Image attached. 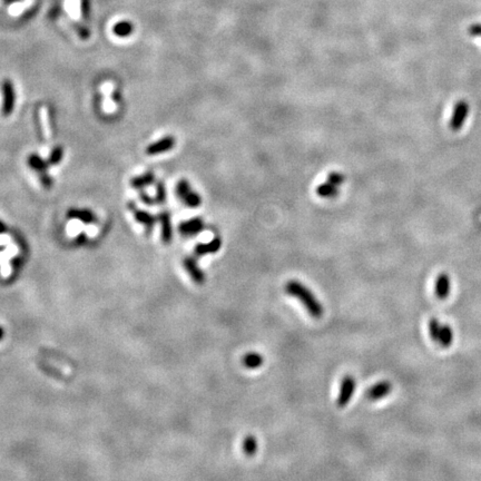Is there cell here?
I'll return each instance as SVG.
<instances>
[{
    "label": "cell",
    "mask_w": 481,
    "mask_h": 481,
    "mask_svg": "<svg viewBox=\"0 0 481 481\" xmlns=\"http://www.w3.org/2000/svg\"><path fill=\"white\" fill-rule=\"evenodd\" d=\"M221 247H222V240L220 239L219 236H216L209 243L196 245L194 252L197 256H203V255H206V254L217 253L221 249Z\"/></svg>",
    "instance_id": "4fadbf2b"
},
{
    "label": "cell",
    "mask_w": 481,
    "mask_h": 481,
    "mask_svg": "<svg viewBox=\"0 0 481 481\" xmlns=\"http://www.w3.org/2000/svg\"><path fill=\"white\" fill-rule=\"evenodd\" d=\"M182 201L184 202V204H185L186 206H188L190 208L199 207L202 204V199H201L200 194L196 193V192H193V190H190V192L185 197H184Z\"/></svg>",
    "instance_id": "44dd1931"
},
{
    "label": "cell",
    "mask_w": 481,
    "mask_h": 481,
    "mask_svg": "<svg viewBox=\"0 0 481 481\" xmlns=\"http://www.w3.org/2000/svg\"><path fill=\"white\" fill-rule=\"evenodd\" d=\"M355 388H357V381H355L352 375H345L342 379L340 392L337 398V406L339 408H344L349 405L354 394Z\"/></svg>",
    "instance_id": "3957f363"
},
{
    "label": "cell",
    "mask_w": 481,
    "mask_h": 481,
    "mask_svg": "<svg viewBox=\"0 0 481 481\" xmlns=\"http://www.w3.org/2000/svg\"><path fill=\"white\" fill-rule=\"evenodd\" d=\"M440 331H441V325L439 323V321L437 319H430L429 321V334L434 342H439L440 338Z\"/></svg>",
    "instance_id": "603a6c76"
},
{
    "label": "cell",
    "mask_w": 481,
    "mask_h": 481,
    "mask_svg": "<svg viewBox=\"0 0 481 481\" xmlns=\"http://www.w3.org/2000/svg\"><path fill=\"white\" fill-rule=\"evenodd\" d=\"M204 227V223L200 217H194L192 220L184 221L180 224L179 229L181 234L185 236H193L199 234Z\"/></svg>",
    "instance_id": "30bf717a"
},
{
    "label": "cell",
    "mask_w": 481,
    "mask_h": 481,
    "mask_svg": "<svg viewBox=\"0 0 481 481\" xmlns=\"http://www.w3.org/2000/svg\"><path fill=\"white\" fill-rule=\"evenodd\" d=\"M190 190H192V188H190L189 183L186 180H181L176 184V195L181 200H183Z\"/></svg>",
    "instance_id": "cb8c5ba5"
},
{
    "label": "cell",
    "mask_w": 481,
    "mask_h": 481,
    "mask_svg": "<svg viewBox=\"0 0 481 481\" xmlns=\"http://www.w3.org/2000/svg\"><path fill=\"white\" fill-rule=\"evenodd\" d=\"M328 182L333 184V185H335V186H340L341 184L344 182V176L342 175L341 173L333 172V173H331V174H329V176H328Z\"/></svg>",
    "instance_id": "484cf974"
},
{
    "label": "cell",
    "mask_w": 481,
    "mask_h": 481,
    "mask_svg": "<svg viewBox=\"0 0 481 481\" xmlns=\"http://www.w3.org/2000/svg\"><path fill=\"white\" fill-rule=\"evenodd\" d=\"M3 2H4L6 5H11V4L18 3V2H22V0H3Z\"/></svg>",
    "instance_id": "836d02e7"
},
{
    "label": "cell",
    "mask_w": 481,
    "mask_h": 481,
    "mask_svg": "<svg viewBox=\"0 0 481 481\" xmlns=\"http://www.w3.org/2000/svg\"><path fill=\"white\" fill-rule=\"evenodd\" d=\"M162 226V241L165 244H169L173 239V227L170 221V214L168 212H162L158 216Z\"/></svg>",
    "instance_id": "8fae6325"
},
{
    "label": "cell",
    "mask_w": 481,
    "mask_h": 481,
    "mask_svg": "<svg viewBox=\"0 0 481 481\" xmlns=\"http://www.w3.org/2000/svg\"><path fill=\"white\" fill-rule=\"evenodd\" d=\"M155 182V175L153 172H147L140 176H135L130 180V186L135 189H143L146 186L151 185Z\"/></svg>",
    "instance_id": "9a60e30c"
},
{
    "label": "cell",
    "mask_w": 481,
    "mask_h": 481,
    "mask_svg": "<svg viewBox=\"0 0 481 481\" xmlns=\"http://www.w3.org/2000/svg\"><path fill=\"white\" fill-rule=\"evenodd\" d=\"M133 30H134L133 25H131L129 22H126V21L117 23V24L114 25V27H113L114 34L117 37H121V38L128 37L131 34V32H133Z\"/></svg>",
    "instance_id": "ac0fdd59"
},
{
    "label": "cell",
    "mask_w": 481,
    "mask_h": 481,
    "mask_svg": "<svg viewBox=\"0 0 481 481\" xmlns=\"http://www.w3.org/2000/svg\"><path fill=\"white\" fill-rule=\"evenodd\" d=\"M184 267H185L190 278H192V280L197 283V284H203V283L205 282V274H204V272L200 268L194 258H190L189 256V258L184 259Z\"/></svg>",
    "instance_id": "9c48e42d"
},
{
    "label": "cell",
    "mask_w": 481,
    "mask_h": 481,
    "mask_svg": "<svg viewBox=\"0 0 481 481\" xmlns=\"http://www.w3.org/2000/svg\"><path fill=\"white\" fill-rule=\"evenodd\" d=\"M81 8H82V15H83L84 19L88 21L89 17H90V2H89V0H82Z\"/></svg>",
    "instance_id": "83f0119b"
},
{
    "label": "cell",
    "mask_w": 481,
    "mask_h": 481,
    "mask_svg": "<svg viewBox=\"0 0 481 481\" xmlns=\"http://www.w3.org/2000/svg\"><path fill=\"white\" fill-rule=\"evenodd\" d=\"M434 293L439 300H446L450 293V278L447 273H440L434 283Z\"/></svg>",
    "instance_id": "ba28073f"
},
{
    "label": "cell",
    "mask_w": 481,
    "mask_h": 481,
    "mask_svg": "<svg viewBox=\"0 0 481 481\" xmlns=\"http://www.w3.org/2000/svg\"><path fill=\"white\" fill-rule=\"evenodd\" d=\"M76 241H77L78 244H83V243H84L85 241H86V235H85V234H81V235H79V236L77 237V240H76Z\"/></svg>",
    "instance_id": "1f68e13d"
},
{
    "label": "cell",
    "mask_w": 481,
    "mask_h": 481,
    "mask_svg": "<svg viewBox=\"0 0 481 481\" xmlns=\"http://www.w3.org/2000/svg\"><path fill=\"white\" fill-rule=\"evenodd\" d=\"M77 31H78V35L79 37H81L82 39H87L90 35V32L89 30L86 28V27H84V26H77L76 27Z\"/></svg>",
    "instance_id": "4dcf8cb0"
},
{
    "label": "cell",
    "mask_w": 481,
    "mask_h": 481,
    "mask_svg": "<svg viewBox=\"0 0 481 481\" xmlns=\"http://www.w3.org/2000/svg\"><path fill=\"white\" fill-rule=\"evenodd\" d=\"M6 232H7V226H6V224L3 221H0V234H4Z\"/></svg>",
    "instance_id": "d6a6232c"
},
{
    "label": "cell",
    "mask_w": 481,
    "mask_h": 481,
    "mask_svg": "<svg viewBox=\"0 0 481 481\" xmlns=\"http://www.w3.org/2000/svg\"><path fill=\"white\" fill-rule=\"evenodd\" d=\"M242 363L246 369L249 370H254V369H259L264 363V358L261 353L258 352H248L243 355Z\"/></svg>",
    "instance_id": "5bb4252c"
},
{
    "label": "cell",
    "mask_w": 481,
    "mask_h": 481,
    "mask_svg": "<svg viewBox=\"0 0 481 481\" xmlns=\"http://www.w3.org/2000/svg\"><path fill=\"white\" fill-rule=\"evenodd\" d=\"M316 194H318L322 199H334L339 194L338 187L333 185L331 183H324L322 185H319L316 188Z\"/></svg>",
    "instance_id": "e0dca14e"
},
{
    "label": "cell",
    "mask_w": 481,
    "mask_h": 481,
    "mask_svg": "<svg viewBox=\"0 0 481 481\" xmlns=\"http://www.w3.org/2000/svg\"><path fill=\"white\" fill-rule=\"evenodd\" d=\"M175 144H176V141L173 136L163 137L162 140H158L155 143L150 144L149 146H147L146 154L150 156H155V155L166 153V151L174 148Z\"/></svg>",
    "instance_id": "5b68a950"
},
{
    "label": "cell",
    "mask_w": 481,
    "mask_h": 481,
    "mask_svg": "<svg viewBox=\"0 0 481 481\" xmlns=\"http://www.w3.org/2000/svg\"><path fill=\"white\" fill-rule=\"evenodd\" d=\"M285 291L288 295L298 299L304 307L307 313L314 319H320L323 316L324 307L322 303L315 298V295L310 290L302 284L301 282L291 280L285 284Z\"/></svg>",
    "instance_id": "6da1fadb"
},
{
    "label": "cell",
    "mask_w": 481,
    "mask_h": 481,
    "mask_svg": "<svg viewBox=\"0 0 481 481\" xmlns=\"http://www.w3.org/2000/svg\"><path fill=\"white\" fill-rule=\"evenodd\" d=\"M392 384L390 381H380L377 384L372 386L367 392V398L370 401H378L391 392Z\"/></svg>",
    "instance_id": "8992f818"
},
{
    "label": "cell",
    "mask_w": 481,
    "mask_h": 481,
    "mask_svg": "<svg viewBox=\"0 0 481 481\" xmlns=\"http://www.w3.org/2000/svg\"><path fill=\"white\" fill-rule=\"evenodd\" d=\"M468 113H469V105L465 101H459L454 105L452 117L450 121V128L454 131H458L463 128L467 120Z\"/></svg>",
    "instance_id": "277c9868"
},
{
    "label": "cell",
    "mask_w": 481,
    "mask_h": 481,
    "mask_svg": "<svg viewBox=\"0 0 481 481\" xmlns=\"http://www.w3.org/2000/svg\"><path fill=\"white\" fill-rule=\"evenodd\" d=\"M39 181H41L44 188H47V189H49L52 186V184H54L52 179L47 174V172L39 174Z\"/></svg>",
    "instance_id": "4316f807"
},
{
    "label": "cell",
    "mask_w": 481,
    "mask_h": 481,
    "mask_svg": "<svg viewBox=\"0 0 481 481\" xmlns=\"http://www.w3.org/2000/svg\"><path fill=\"white\" fill-rule=\"evenodd\" d=\"M156 203L162 204L166 200V188L163 182H158L156 186V196H155Z\"/></svg>",
    "instance_id": "d4e9b609"
},
{
    "label": "cell",
    "mask_w": 481,
    "mask_h": 481,
    "mask_svg": "<svg viewBox=\"0 0 481 481\" xmlns=\"http://www.w3.org/2000/svg\"><path fill=\"white\" fill-rule=\"evenodd\" d=\"M2 94H3V105H2V114L5 117H8L12 114L15 109L16 104V93L14 84L10 79H4L2 82Z\"/></svg>",
    "instance_id": "7a4b0ae2"
},
{
    "label": "cell",
    "mask_w": 481,
    "mask_h": 481,
    "mask_svg": "<svg viewBox=\"0 0 481 481\" xmlns=\"http://www.w3.org/2000/svg\"><path fill=\"white\" fill-rule=\"evenodd\" d=\"M68 219L79 220L85 224H93L96 222L95 214L86 208H70L67 212Z\"/></svg>",
    "instance_id": "7c38bea8"
},
{
    "label": "cell",
    "mask_w": 481,
    "mask_h": 481,
    "mask_svg": "<svg viewBox=\"0 0 481 481\" xmlns=\"http://www.w3.org/2000/svg\"><path fill=\"white\" fill-rule=\"evenodd\" d=\"M243 451L247 457H253L258 451V440L252 434H249L243 441Z\"/></svg>",
    "instance_id": "ffe728a7"
},
{
    "label": "cell",
    "mask_w": 481,
    "mask_h": 481,
    "mask_svg": "<svg viewBox=\"0 0 481 481\" xmlns=\"http://www.w3.org/2000/svg\"><path fill=\"white\" fill-rule=\"evenodd\" d=\"M4 334H5V331H4V329L0 326V340H2L4 338Z\"/></svg>",
    "instance_id": "e575fe53"
},
{
    "label": "cell",
    "mask_w": 481,
    "mask_h": 481,
    "mask_svg": "<svg viewBox=\"0 0 481 481\" xmlns=\"http://www.w3.org/2000/svg\"><path fill=\"white\" fill-rule=\"evenodd\" d=\"M468 31H469V34L471 36H474V37H481V24H473L471 25L469 29H468Z\"/></svg>",
    "instance_id": "f546056e"
},
{
    "label": "cell",
    "mask_w": 481,
    "mask_h": 481,
    "mask_svg": "<svg viewBox=\"0 0 481 481\" xmlns=\"http://www.w3.org/2000/svg\"><path fill=\"white\" fill-rule=\"evenodd\" d=\"M128 207L130 208L131 212H133V215L135 217V220L138 222V223H141L142 225H144L145 227H146L147 229V232H149V230L153 228L154 226V224L156 223V217L154 215H151L150 213L146 212V210H142V209H138L136 206H135V204L133 203H129L128 204Z\"/></svg>",
    "instance_id": "52a82bcc"
},
{
    "label": "cell",
    "mask_w": 481,
    "mask_h": 481,
    "mask_svg": "<svg viewBox=\"0 0 481 481\" xmlns=\"http://www.w3.org/2000/svg\"><path fill=\"white\" fill-rule=\"evenodd\" d=\"M63 157H64V148L62 146H56L50 151L47 161L49 163V165H58V164L62 162Z\"/></svg>",
    "instance_id": "7402d4cb"
},
{
    "label": "cell",
    "mask_w": 481,
    "mask_h": 481,
    "mask_svg": "<svg viewBox=\"0 0 481 481\" xmlns=\"http://www.w3.org/2000/svg\"><path fill=\"white\" fill-rule=\"evenodd\" d=\"M452 342H453V332H452L451 326L448 324L441 325L439 343L444 348H449L452 344Z\"/></svg>",
    "instance_id": "d6986e66"
},
{
    "label": "cell",
    "mask_w": 481,
    "mask_h": 481,
    "mask_svg": "<svg viewBox=\"0 0 481 481\" xmlns=\"http://www.w3.org/2000/svg\"><path fill=\"white\" fill-rule=\"evenodd\" d=\"M140 196H141V200L144 204H146V205L148 206H153L154 204L156 203V200L153 199V197L149 196L146 192H144V190H142V192L140 193Z\"/></svg>",
    "instance_id": "f1b7e54d"
},
{
    "label": "cell",
    "mask_w": 481,
    "mask_h": 481,
    "mask_svg": "<svg viewBox=\"0 0 481 481\" xmlns=\"http://www.w3.org/2000/svg\"><path fill=\"white\" fill-rule=\"evenodd\" d=\"M27 163H28L29 167H30L32 170H35V172H37L38 174H42V173L47 172V169H48V167H49L48 161H45L44 158L39 156L38 154H30V155L28 156Z\"/></svg>",
    "instance_id": "2e32d148"
}]
</instances>
